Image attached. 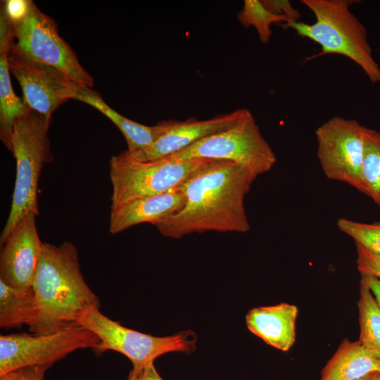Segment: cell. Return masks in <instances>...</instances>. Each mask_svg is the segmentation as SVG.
<instances>
[{
  "mask_svg": "<svg viewBox=\"0 0 380 380\" xmlns=\"http://www.w3.org/2000/svg\"><path fill=\"white\" fill-rule=\"evenodd\" d=\"M11 25L16 39L14 46L19 51L58 69L80 86L93 87V77L59 35L55 20L42 13L32 1L27 16Z\"/></svg>",
  "mask_w": 380,
  "mask_h": 380,
  "instance_id": "9",
  "label": "cell"
},
{
  "mask_svg": "<svg viewBox=\"0 0 380 380\" xmlns=\"http://www.w3.org/2000/svg\"><path fill=\"white\" fill-rule=\"evenodd\" d=\"M26 367L15 369L0 375V380H26Z\"/></svg>",
  "mask_w": 380,
  "mask_h": 380,
  "instance_id": "30",
  "label": "cell"
},
{
  "mask_svg": "<svg viewBox=\"0 0 380 380\" xmlns=\"http://www.w3.org/2000/svg\"><path fill=\"white\" fill-rule=\"evenodd\" d=\"M296 305L281 303L272 306L255 308L246 315L247 328L267 344L288 351L296 341Z\"/></svg>",
  "mask_w": 380,
  "mask_h": 380,
  "instance_id": "15",
  "label": "cell"
},
{
  "mask_svg": "<svg viewBox=\"0 0 380 380\" xmlns=\"http://www.w3.org/2000/svg\"><path fill=\"white\" fill-rule=\"evenodd\" d=\"M50 367L49 365H39L26 367V380H44L45 372Z\"/></svg>",
  "mask_w": 380,
  "mask_h": 380,
  "instance_id": "29",
  "label": "cell"
},
{
  "mask_svg": "<svg viewBox=\"0 0 380 380\" xmlns=\"http://www.w3.org/2000/svg\"><path fill=\"white\" fill-rule=\"evenodd\" d=\"M127 380H163L154 367L153 362L132 366Z\"/></svg>",
  "mask_w": 380,
  "mask_h": 380,
  "instance_id": "27",
  "label": "cell"
},
{
  "mask_svg": "<svg viewBox=\"0 0 380 380\" xmlns=\"http://www.w3.org/2000/svg\"><path fill=\"white\" fill-rule=\"evenodd\" d=\"M37 215L33 212L24 215L1 246L0 279L11 286L32 287L43 246Z\"/></svg>",
  "mask_w": 380,
  "mask_h": 380,
  "instance_id": "12",
  "label": "cell"
},
{
  "mask_svg": "<svg viewBox=\"0 0 380 380\" xmlns=\"http://www.w3.org/2000/svg\"><path fill=\"white\" fill-rule=\"evenodd\" d=\"M11 25L21 22L27 15L30 0H6L1 1Z\"/></svg>",
  "mask_w": 380,
  "mask_h": 380,
  "instance_id": "26",
  "label": "cell"
},
{
  "mask_svg": "<svg viewBox=\"0 0 380 380\" xmlns=\"http://www.w3.org/2000/svg\"><path fill=\"white\" fill-rule=\"evenodd\" d=\"M364 129L356 120L334 116L315 130L317 156L325 176L360 192Z\"/></svg>",
  "mask_w": 380,
  "mask_h": 380,
  "instance_id": "10",
  "label": "cell"
},
{
  "mask_svg": "<svg viewBox=\"0 0 380 380\" xmlns=\"http://www.w3.org/2000/svg\"><path fill=\"white\" fill-rule=\"evenodd\" d=\"M362 192L380 207V132L365 126Z\"/></svg>",
  "mask_w": 380,
  "mask_h": 380,
  "instance_id": "21",
  "label": "cell"
},
{
  "mask_svg": "<svg viewBox=\"0 0 380 380\" xmlns=\"http://www.w3.org/2000/svg\"><path fill=\"white\" fill-rule=\"evenodd\" d=\"M99 343L94 332L80 325L48 334L1 335L0 375L27 367H51L77 350H94Z\"/></svg>",
  "mask_w": 380,
  "mask_h": 380,
  "instance_id": "8",
  "label": "cell"
},
{
  "mask_svg": "<svg viewBox=\"0 0 380 380\" xmlns=\"http://www.w3.org/2000/svg\"><path fill=\"white\" fill-rule=\"evenodd\" d=\"M32 287L35 311L28 327L35 334L77 326L84 310L100 305L83 277L77 250L70 241L58 246L43 243Z\"/></svg>",
  "mask_w": 380,
  "mask_h": 380,
  "instance_id": "2",
  "label": "cell"
},
{
  "mask_svg": "<svg viewBox=\"0 0 380 380\" xmlns=\"http://www.w3.org/2000/svg\"><path fill=\"white\" fill-rule=\"evenodd\" d=\"M77 324L99 338L100 343L94 349L96 353L116 351L126 356L132 366L153 362L158 357L171 352L190 353L196 348V337L191 331L163 337L151 336L122 326L103 315L98 307L84 310Z\"/></svg>",
  "mask_w": 380,
  "mask_h": 380,
  "instance_id": "7",
  "label": "cell"
},
{
  "mask_svg": "<svg viewBox=\"0 0 380 380\" xmlns=\"http://www.w3.org/2000/svg\"><path fill=\"white\" fill-rule=\"evenodd\" d=\"M74 99L95 108L109 118L125 137L129 153L151 146L167 129L165 121L156 126H146L127 118L110 108L99 92L87 87L80 86Z\"/></svg>",
  "mask_w": 380,
  "mask_h": 380,
  "instance_id": "17",
  "label": "cell"
},
{
  "mask_svg": "<svg viewBox=\"0 0 380 380\" xmlns=\"http://www.w3.org/2000/svg\"><path fill=\"white\" fill-rule=\"evenodd\" d=\"M310 9L315 22L300 21L281 25L301 37L308 38L321 46V51L308 61L328 54L344 56L355 62L373 84H380V67L373 56L367 31L353 14L349 0H301Z\"/></svg>",
  "mask_w": 380,
  "mask_h": 380,
  "instance_id": "3",
  "label": "cell"
},
{
  "mask_svg": "<svg viewBox=\"0 0 380 380\" xmlns=\"http://www.w3.org/2000/svg\"><path fill=\"white\" fill-rule=\"evenodd\" d=\"M380 372V360L358 341L344 339L320 373L319 380H360Z\"/></svg>",
  "mask_w": 380,
  "mask_h": 380,
  "instance_id": "18",
  "label": "cell"
},
{
  "mask_svg": "<svg viewBox=\"0 0 380 380\" xmlns=\"http://www.w3.org/2000/svg\"><path fill=\"white\" fill-rule=\"evenodd\" d=\"M237 19L245 27H253L263 44L270 39L273 23L284 25L289 22L286 17L269 11L260 0H245Z\"/></svg>",
  "mask_w": 380,
  "mask_h": 380,
  "instance_id": "22",
  "label": "cell"
},
{
  "mask_svg": "<svg viewBox=\"0 0 380 380\" xmlns=\"http://www.w3.org/2000/svg\"><path fill=\"white\" fill-rule=\"evenodd\" d=\"M35 311L32 287L11 286L0 279V327L20 328L32 322Z\"/></svg>",
  "mask_w": 380,
  "mask_h": 380,
  "instance_id": "19",
  "label": "cell"
},
{
  "mask_svg": "<svg viewBox=\"0 0 380 380\" xmlns=\"http://www.w3.org/2000/svg\"><path fill=\"white\" fill-rule=\"evenodd\" d=\"M186 203L181 186L170 191L134 198L110 208L109 232L115 234L144 222L151 223L180 211Z\"/></svg>",
  "mask_w": 380,
  "mask_h": 380,
  "instance_id": "14",
  "label": "cell"
},
{
  "mask_svg": "<svg viewBox=\"0 0 380 380\" xmlns=\"http://www.w3.org/2000/svg\"><path fill=\"white\" fill-rule=\"evenodd\" d=\"M263 5L271 12L287 18L289 23L299 21L300 12L288 0H262Z\"/></svg>",
  "mask_w": 380,
  "mask_h": 380,
  "instance_id": "25",
  "label": "cell"
},
{
  "mask_svg": "<svg viewBox=\"0 0 380 380\" xmlns=\"http://www.w3.org/2000/svg\"><path fill=\"white\" fill-rule=\"evenodd\" d=\"M339 230L364 248L380 254V222L363 223L346 217L337 220Z\"/></svg>",
  "mask_w": 380,
  "mask_h": 380,
  "instance_id": "23",
  "label": "cell"
},
{
  "mask_svg": "<svg viewBox=\"0 0 380 380\" xmlns=\"http://www.w3.org/2000/svg\"><path fill=\"white\" fill-rule=\"evenodd\" d=\"M8 62L10 72L21 87L24 101L46 116L51 117L61 104L74 99L80 87L58 69L23 54L14 44Z\"/></svg>",
  "mask_w": 380,
  "mask_h": 380,
  "instance_id": "11",
  "label": "cell"
},
{
  "mask_svg": "<svg viewBox=\"0 0 380 380\" xmlns=\"http://www.w3.org/2000/svg\"><path fill=\"white\" fill-rule=\"evenodd\" d=\"M360 335L358 341L380 360V307L363 279L360 281L357 302Z\"/></svg>",
  "mask_w": 380,
  "mask_h": 380,
  "instance_id": "20",
  "label": "cell"
},
{
  "mask_svg": "<svg viewBox=\"0 0 380 380\" xmlns=\"http://www.w3.org/2000/svg\"><path fill=\"white\" fill-rule=\"evenodd\" d=\"M257 177L236 162L215 160L181 185L183 208L151 224L172 239L205 232H247L251 225L244 198Z\"/></svg>",
  "mask_w": 380,
  "mask_h": 380,
  "instance_id": "1",
  "label": "cell"
},
{
  "mask_svg": "<svg viewBox=\"0 0 380 380\" xmlns=\"http://www.w3.org/2000/svg\"><path fill=\"white\" fill-rule=\"evenodd\" d=\"M51 118L30 108L13 125L11 151L16 175L10 212L0 235L1 246L24 215L30 212L39 214L40 174L44 165L53 160L48 136Z\"/></svg>",
  "mask_w": 380,
  "mask_h": 380,
  "instance_id": "4",
  "label": "cell"
},
{
  "mask_svg": "<svg viewBox=\"0 0 380 380\" xmlns=\"http://www.w3.org/2000/svg\"><path fill=\"white\" fill-rule=\"evenodd\" d=\"M360 380H373V374Z\"/></svg>",
  "mask_w": 380,
  "mask_h": 380,
  "instance_id": "32",
  "label": "cell"
},
{
  "mask_svg": "<svg viewBox=\"0 0 380 380\" xmlns=\"http://www.w3.org/2000/svg\"><path fill=\"white\" fill-rule=\"evenodd\" d=\"M163 158L172 161L195 158L231 160L243 165L257 177L270 172L277 163L273 149L247 108H243L237 121L229 128Z\"/></svg>",
  "mask_w": 380,
  "mask_h": 380,
  "instance_id": "6",
  "label": "cell"
},
{
  "mask_svg": "<svg viewBox=\"0 0 380 380\" xmlns=\"http://www.w3.org/2000/svg\"><path fill=\"white\" fill-rule=\"evenodd\" d=\"M357 267L360 274L376 277L380 279V254L372 252L355 243Z\"/></svg>",
  "mask_w": 380,
  "mask_h": 380,
  "instance_id": "24",
  "label": "cell"
},
{
  "mask_svg": "<svg viewBox=\"0 0 380 380\" xmlns=\"http://www.w3.org/2000/svg\"><path fill=\"white\" fill-rule=\"evenodd\" d=\"M243 108L218 115L213 118L198 120L165 121L167 129L151 146L129 155L139 161L158 160L179 151L196 141L227 129L234 124Z\"/></svg>",
  "mask_w": 380,
  "mask_h": 380,
  "instance_id": "13",
  "label": "cell"
},
{
  "mask_svg": "<svg viewBox=\"0 0 380 380\" xmlns=\"http://www.w3.org/2000/svg\"><path fill=\"white\" fill-rule=\"evenodd\" d=\"M11 23L4 10L0 11V139L11 151V135L15 121L30 108L14 92L10 77L8 56L14 44Z\"/></svg>",
  "mask_w": 380,
  "mask_h": 380,
  "instance_id": "16",
  "label": "cell"
},
{
  "mask_svg": "<svg viewBox=\"0 0 380 380\" xmlns=\"http://www.w3.org/2000/svg\"><path fill=\"white\" fill-rule=\"evenodd\" d=\"M215 159L172 161L165 158L139 161L127 151L111 157L109 176L112 185L110 208L124 202L178 188Z\"/></svg>",
  "mask_w": 380,
  "mask_h": 380,
  "instance_id": "5",
  "label": "cell"
},
{
  "mask_svg": "<svg viewBox=\"0 0 380 380\" xmlns=\"http://www.w3.org/2000/svg\"><path fill=\"white\" fill-rule=\"evenodd\" d=\"M373 380H380V372L373 374Z\"/></svg>",
  "mask_w": 380,
  "mask_h": 380,
  "instance_id": "31",
  "label": "cell"
},
{
  "mask_svg": "<svg viewBox=\"0 0 380 380\" xmlns=\"http://www.w3.org/2000/svg\"><path fill=\"white\" fill-rule=\"evenodd\" d=\"M361 278L365 280L369 286L371 292L380 307V279L365 274H361Z\"/></svg>",
  "mask_w": 380,
  "mask_h": 380,
  "instance_id": "28",
  "label": "cell"
}]
</instances>
